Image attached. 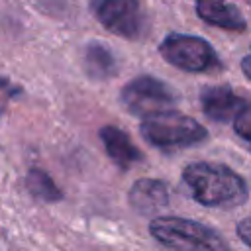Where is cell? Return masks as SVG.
<instances>
[{"label":"cell","instance_id":"obj_1","mask_svg":"<svg viewBox=\"0 0 251 251\" xmlns=\"http://www.w3.org/2000/svg\"><path fill=\"white\" fill-rule=\"evenodd\" d=\"M182 180L194 200L204 206H237L247 200V182L224 165L192 163L182 171Z\"/></svg>","mask_w":251,"mask_h":251},{"label":"cell","instance_id":"obj_2","mask_svg":"<svg viewBox=\"0 0 251 251\" xmlns=\"http://www.w3.org/2000/svg\"><path fill=\"white\" fill-rule=\"evenodd\" d=\"M149 229L159 243L173 251H229L214 229L192 220L161 216L151 222Z\"/></svg>","mask_w":251,"mask_h":251},{"label":"cell","instance_id":"obj_3","mask_svg":"<svg viewBox=\"0 0 251 251\" xmlns=\"http://www.w3.org/2000/svg\"><path fill=\"white\" fill-rule=\"evenodd\" d=\"M139 131L147 143L163 149L186 147L206 139V129L196 120L176 110H167L145 118L139 126Z\"/></svg>","mask_w":251,"mask_h":251},{"label":"cell","instance_id":"obj_4","mask_svg":"<svg viewBox=\"0 0 251 251\" xmlns=\"http://www.w3.org/2000/svg\"><path fill=\"white\" fill-rule=\"evenodd\" d=\"M176 100L178 94L167 82L147 75L135 76L122 90L124 106L139 118H149L167 110H175Z\"/></svg>","mask_w":251,"mask_h":251},{"label":"cell","instance_id":"obj_5","mask_svg":"<svg viewBox=\"0 0 251 251\" xmlns=\"http://www.w3.org/2000/svg\"><path fill=\"white\" fill-rule=\"evenodd\" d=\"M159 51L167 63L188 73H204L212 67H218L214 47L196 35L169 33L161 41Z\"/></svg>","mask_w":251,"mask_h":251},{"label":"cell","instance_id":"obj_6","mask_svg":"<svg viewBox=\"0 0 251 251\" xmlns=\"http://www.w3.org/2000/svg\"><path fill=\"white\" fill-rule=\"evenodd\" d=\"M90 8L104 29L120 37L137 39L143 33L145 18L139 0H90Z\"/></svg>","mask_w":251,"mask_h":251},{"label":"cell","instance_id":"obj_7","mask_svg":"<svg viewBox=\"0 0 251 251\" xmlns=\"http://www.w3.org/2000/svg\"><path fill=\"white\" fill-rule=\"evenodd\" d=\"M200 106L214 122H233L245 108H249V102L229 86H206L200 92Z\"/></svg>","mask_w":251,"mask_h":251},{"label":"cell","instance_id":"obj_8","mask_svg":"<svg viewBox=\"0 0 251 251\" xmlns=\"http://www.w3.org/2000/svg\"><path fill=\"white\" fill-rule=\"evenodd\" d=\"M129 204L139 214H153L169 206L167 184L155 178H141L129 190Z\"/></svg>","mask_w":251,"mask_h":251},{"label":"cell","instance_id":"obj_9","mask_svg":"<svg viewBox=\"0 0 251 251\" xmlns=\"http://www.w3.org/2000/svg\"><path fill=\"white\" fill-rule=\"evenodd\" d=\"M196 12L204 22L224 29L243 31L247 27L243 14L227 0H196Z\"/></svg>","mask_w":251,"mask_h":251},{"label":"cell","instance_id":"obj_10","mask_svg":"<svg viewBox=\"0 0 251 251\" xmlns=\"http://www.w3.org/2000/svg\"><path fill=\"white\" fill-rule=\"evenodd\" d=\"M100 139L106 147L108 157L120 167V169H129L135 161L141 159V153L137 147L131 143V139L116 126H106L100 129Z\"/></svg>","mask_w":251,"mask_h":251},{"label":"cell","instance_id":"obj_11","mask_svg":"<svg viewBox=\"0 0 251 251\" xmlns=\"http://www.w3.org/2000/svg\"><path fill=\"white\" fill-rule=\"evenodd\" d=\"M84 67L92 78H108L116 75V59L110 49L100 43H90L84 51Z\"/></svg>","mask_w":251,"mask_h":251},{"label":"cell","instance_id":"obj_12","mask_svg":"<svg viewBox=\"0 0 251 251\" xmlns=\"http://www.w3.org/2000/svg\"><path fill=\"white\" fill-rule=\"evenodd\" d=\"M27 188L33 196H37L41 200H47V202H55V200L63 198L61 190L55 186L51 176L47 173L39 171V169H31L27 173Z\"/></svg>","mask_w":251,"mask_h":251},{"label":"cell","instance_id":"obj_13","mask_svg":"<svg viewBox=\"0 0 251 251\" xmlns=\"http://www.w3.org/2000/svg\"><path fill=\"white\" fill-rule=\"evenodd\" d=\"M233 127H235V133L249 141L251 139V108H245L235 120H233Z\"/></svg>","mask_w":251,"mask_h":251},{"label":"cell","instance_id":"obj_14","mask_svg":"<svg viewBox=\"0 0 251 251\" xmlns=\"http://www.w3.org/2000/svg\"><path fill=\"white\" fill-rule=\"evenodd\" d=\"M249 218H243L241 222H239V235H241V239H243V243L245 245H251V235H249Z\"/></svg>","mask_w":251,"mask_h":251},{"label":"cell","instance_id":"obj_15","mask_svg":"<svg viewBox=\"0 0 251 251\" xmlns=\"http://www.w3.org/2000/svg\"><path fill=\"white\" fill-rule=\"evenodd\" d=\"M249 61H251V57H249V55H245V57H243V63H241V65H243V75H245L247 78L251 76V71H249Z\"/></svg>","mask_w":251,"mask_h":251}]
</instances>
